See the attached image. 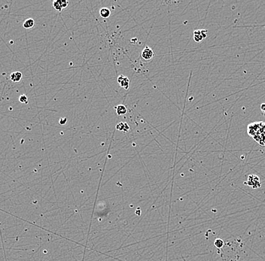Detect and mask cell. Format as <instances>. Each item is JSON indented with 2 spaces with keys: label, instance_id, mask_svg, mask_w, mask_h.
Masks as SVG:
<instances>
[{
  "label": "cell",
  "instance_id": "cell-1",
  "mask_svg": "<svg viewBox=\"0 0 265 261\" xmlns=\"http://www.w3.org/2000/svg\"><path fill=\"white\" fill-rule=\"evenodd\" d=\"M245 184L248 185V186L252 187L253 189L256 188H259L261 187V181H260L259 177L255 175H250L248 178L247 182H245Z\"/></svg>",
  "mask_w": 265,
  "mask_h": 261
},
{
  "label": "cell",
  "instance_id": "cell-2",
  "mask_svg": "<svg viewBox=\"0 0 265 261\" xmlns=\"http://www.w3.org/2000/svg\"><path fill=\"white\" fill-rule=\"evenodd\" d=\"M154 52L149 46L145 47V48L143 49L141 53V56L142 57V59H144L146 61H150L154 56Z\"/></svg>",
  "mask_w": 265,
  "mask_h": 261
},
{
  "label": "cell",
  "instance_id": "cell-3",
  "mask_svg": "<svg viewBox=\"0 0 265 261\" xmlns=\"http://www.w3.org/2000/svg\"><path fill=\"white\" fill-rule=\"evenodd\" d=\"M118 83L120 84V87H122L124 89L127 90L129 88V86H130V79L127 77L124 76L123 75H120L118 78Z\"/></svg>",
  "mask_w": 265,
  "mask_h": 261
},
{
  "label": "cell",
  "instance_id": "cell-4",
  "mask_svg": "<svg viewBox=\"0 0 265 261\" xmlns=\"http://www.w3.org/2000/svg\"><path fill=\"white\" fill-rule=\"evenodd\" d=\"M23 78V74L21 73V71H14L13 73L11 74L10 76V78L13 82H19L22 80Z\"/></svg>",
  "mask_w": 265,
  "mask_h": 261
},
{
  "label": "cell",
  "instance_id": "cell-5",
  "mask_svg": "<svg viewBox=\"0 0 265 261\" xmlns=\"http://www.w3.org/2000/svg\"><path fill=\"white\" fill-rule=\"evenodd\" d=\"M116 129L120 130V131L124 132V133H127L130 130V126H129V125L127 123L120 122L116 125Z\"/></svg>",
  "mask_w": 265,
  "mask_h": 261
},
{
  "label": "cell",
  "instance_id": "cell-6",
  "mask_svg": "<svg viewBox=\"0 0 265 261\" xmlns=\"http://www.w3.org/2000/svg\"><path fill=\"white\" fill-rule=\"evenodd\" d=\"M115 109H116L117 115H119V116H121V115H125L127 114V107L124 105H118L117 107H115Z\"/></svg>",
  "mask_w": 265,
  "mask_h": 261
},
{
  "label": "cell",
  "instance_id": "cell-7",
  "mask_svg": "<svg viewBox=\"0 0 265 261\" xmlns=\"http://www.w3.org/2000/svg\"><path fill=\"white\" fill-rule=\"evenodd\" d=\"M194 39L196 42H200L203 39V37L201 34V30H198L194 31Z\"/></svg>",
  "mask_w": 265,
  "mask_h": 261
},
{
  "label": "cell",
  "instance_id": "cell-8",
  "mask_svg": "<svg viewBox=\"0 0 265 261\" xmlns=\"http://www.w3.org/2000/svg\"><path fill=\"white\" fill-rule=\"evenodd\" d=\"M34 25H35V21H34L33 19L29 18L24 21L23 26V27H24L25 29H30L32 28L34 26Z\"/></svg>",
  "mask_w": 265,
  "mask_h": 261
},
{
  "label": "cell",
  "instance_id": "cell-9",
  "mask_svg": "<svg viewBox=\"0 0 265 261\" xmlns=\"http://www.w3.org/2000/svg\"><path fill=\"white\" fill-rule=\"evenodd\" d=\"M100 14L103 18H108L111 14V11L107 8H103L100 11Z\"/></svg>",
  "mask_w": 265,
  "mask_h": 261
},
{
  "label": "cell",
  "instance_id": "cell-10",
  "mask_svg": "<svg viewBox=\"0 0 265 261\" xmlns=\"http://www.w3.org/2000/svg\"><path fill=\"white\" fill-rule=\"evenodd\" d=\"M53 7L54 8L55 10L58 11H62V10L63 9V8L62 6V2H61V0H57V1H54V2H53Z\"/></svg>",
  "mask_w": 265,
  "mask_h": 261
},
{
  "label": "cell",
  "instance_id": "cell-11",
  "mask_svg": "<svg viewBox=\"0 0 265 261\" xmlns=\"http://www.w3.org/2000/svg\"><path fill=\"white\" fill-rule=\"evenodd\" d=\"M214 245H215V246L216 247V248H222V247L224 246V242H223L222 239H215V241Z\"/></svg>",
  "mask_w": 265,
  "mask_h": 261
},
{
  "label": "cell",
  "instance_id": "cell-12",
  "mask_svg": "<svg viewBox=\"0 0 265 261\" xmlns=\"http://www.w3.org/2000/svg\"><path fill=\"white\" fill-rule=\"evenodd\" d=\"M19 101L21 102V103H24V104H27L28 103V97L26 96V95H21L20 97H19Z\"/></svg>",
  "mask_w": 265,
  "mask_h": 261
},
{
  "label": "cell",
  "instance_id": "cell-13",
  "mask_svg": "<svg viewBox=\"0 0 265 261\" xmlns=\"http://www.w3.org/2000/svg\"><path fill=\"white\" fill-rule=\"evenodd\" d=\"M67 122V118L66 117H62V118L60 119V125H64V124H66V123Z\"/></svg>",
  "mask_w": 265,
  "mask_h": 261
},
{
  "label": "cell",
  "instance_id": "cell-14",
  "mask_svg": "<svg viewBox=\"0 0 265 261\" xmlns=\"http://www.w3.org/2000/svg\"><path fill=\"white\" fill-rule=\"evenodd\" d=\"M61 2H62L63 8H66L68 6V5H69V2H68V1H66V0H61Z\"/></svg>",
  "mask_w": 265,
  "mask_h": 261
},
{
  "label": "cell",
  "instance_id": "cell-15",
  "mask_svg": "<svg viewBox=\"0 0 265 261\" xmlns=\"http://www.w3.org/2000/svg\"><path fill=\"white\" fill-rule=\"evenodd\" d=\"M201 34L203 36V38H206L207 36V30H201Z\"/></svg>",
  "mask_w": 265,
  "mask_h": 261
},
{
  "label": "cell",
  "instance_id": "cell-16",
  "mask_svg": "<svg viewBox=\"0 0 265 261\" xmlns=\"http://www.w3.org/2000/svg\"><path fill=\"white\" fill-rule=\"evenodd\" d=\"M261 110H262L264 113H265V103H262V105H261Z\"/></svg>",
  "mask_w": 265,
  "mask_h": 261
},
{
  "label": "cell",
  "instance_id": "cell-17",
  "mask_svg": "<svg viewBox=\"0 0 265 261\" xmlns=\"http://www.w3.org/2000/svg\"><path fill=\"white\" fill-rule=\"evenodd\" d=\"M264 115H265V113H264Z\"/></svg>",
  "mask_w": 265,
  "mask_h": 261
}]
</instances>
